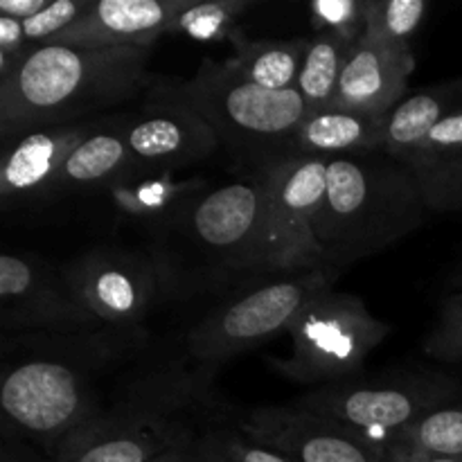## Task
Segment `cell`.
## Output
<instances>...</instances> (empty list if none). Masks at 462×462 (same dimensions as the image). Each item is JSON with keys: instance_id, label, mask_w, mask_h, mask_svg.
Here are the masks:
<instances>
[{"instance_id": "cell-31", "label": "cell", "mask_w": 462, "mask_h": 462, "mask_svg": "<svg viewBox=\"0 0 462 462\" xmlns=\"http://www.w3.org/2000/svg\"><path fill=\"white\" fill-rule=\"evenodd\" d=\"M203 445L224 462H291L266 447L248 440L237 429L217 427L203 438Z\"/></svg>"}, {"instance_id": "cell-5", "label": "cell", "mask_w": 462, "mask_h": 462, "mask_svg": "<svg viewBox=\"0 0 462 462\" xmlns=\"http://www.w3.org/2000/svg\"><path fill=\"white\" fill-rule=\"evenodd\" d=\"M431 212L404 162L386 153L332 158L314 233L328 264L350 266L420 228Z\"/></svg>"}, {"instance_id": "cell-18", "label": "cell", "mask_w": 462, "mask_h": 462, "mask_svg": "<svg viewBox=\"0 0 462 462\" xmlns=\"http://www.w3.org/2000/svg\"><path fill=\"white\" fill-rule=\"evenodd\" d=\"M388 116L328 106L307 113L293 143L291 156L341 158L383 153Z\"/></svg>"}, {"instance_id": "cell-21", "label": "cell", "mask_w": 462, "mask_h": 462, "mask_svg": "<svg viewBox=\"0 0 462 462\" xmlns=\"http://www.w3.org/2000/svg\"><path fill=\"white\" fill-rule=\"evenodd\" d=\"M134 165L135 161L126 144L122 122L99 120L59 170L52 197L66 192L108 189Z\"/></svg>"}, {"instance_id": "cell-6", "label": "cell", "mask_w": 462, "mask_h": 462, "mask_svg": "<svg viewBox=\"0 0 462 462\" xmlns=\"http://www.w3.org/2000/svg\"><path fill=\"white\" fill-rule=\"evenodd\" d=\"M170 95L192 108L215 131L219 147L251 167V174L291 156L298 129L310 113L298 90L260 88L210 59Z\"/></svg>"}, {"instance_id": "cell-29", "label": "cell", "mask_w": 462, "mask_h": 462, "mask_svg": "<svg viewBox=\"0 0 462 462\" xmlns=\"http://www.w3.org/2000/svg\"><path fill=\"white\" fill-rule=\"evenodd\" d=\"M424 355L445 364L462 365V291L442 300L436 328L424 341Z\"/></svg>"}, {"instance_id": "cell-9", "label": "cell", "mask_w": 462, "mask_h": 462, "mask_svg": "<svg viewBox=\"0 0 462 462\" xmlns=\"http://www.w3.org/2000/svg\"><path fill=\"white\" fill-rule=\"evenodd\" d=\"M462 400L454 377L438 373H397L347 379L298 397L296 404L346 424L379 449L433 411Z\"/></svg>"}, {"instance_id": "cell-25", "label": "cell", "mask_w": 462, "mask_h": 462, "mask_svg": "<svg viewBox=\"0 0 462 462\" xmlns=\"http://www.w3.org/2000/svg\"><path fill=\"white\" fill-rule=\"evenodd\" d=\"M251 7L248 0H210L189 3L171 21L170 34L188 36L194 41H224L237 34V21Z\"/></svg>"}, {"instance_id": "cell-24", "label": "cell", "mask_w": 462, "mask_h": 462, "mask_svg": "<svg viewBox=\"0 0 462 462\" xmlns=\"http://www.w3.org/2000/svg\"><path fill=\"white\" fill-rule=\"evenodd\" d=\"M352 48L343 41L334 39V36H311L296 84L298 95H300L310 111L332 106L334 99H337L338 81H341L347 54H350Z\"/></svg>"}, {"instance_id": "cell-7", "label": "cell", "mask_w": 462, "mask_h": 462, "mask_svg": "<svg viewBox=\"0 0 462 462\" xmlns=\"http://www.w3.org/2000/svg\"><path fill=\"white\" fill-rule=\"evenodd\" d=\"M346 266L320 264L298 273L271 275L246 291L230 293L212 307L188 334V355L194 364L217 368L242 352L269 343L300 316V311L334 289Z\"/></svg>"}, {"instance_id": "cell-19", "label": "cell", "mask_w": 462, "mask_h": 462, "mask_svg": "<svg viewBox=\"0 0 462 462\" xmlns=\"http://www.w3.org/2000/svg\"><path fill=\"white\" fill-rule=\"evenodd\" d=\"M206 189L201 179H179L174 170L134 165L106 192L122 217L149 226L153 233Z\"/></svg>"}, {"instance_id": "cell-36", "label": "cell", "mask_w": 462, "mask_h": 462, "mask_svg": "<svg viewBox=\"0 0 462 462\" xmlns=\"http://www.w3.org/2000/svg\"><path fill=\"white\" fill-rule=\"evenodd\" d=\"M153 462H206V460H203L201 442H199L197 447H189V449L170 451V454L161 456V458L153 460Z\"/></svg>"}, {"instance_id": "cell-13", "label": "cell", "mask_w": 462, "mask_h": 462, "mask_svg": "<svg viewBox=\"0 0 462 462\" xmlns=\"http://www.w3.org/2000/svg\"><path fill=\"white\" fill-rule=\"evenodd\" d=\"M237 431L291 462H382L379 447L337 420L300 404L260 406L237 420Z\"/></svg>"}, {"instance_id": "cell-28", "label": "cell", "mask_w": 462, "mask_h": 462, "mask_svg": "<svg viewBox=\"0 0 462 462\" xmlns=\"http://www.w3.org/2000/svg\"><path fill=\"white\" fill-rule=\"evenodd\" d=\"M316 34H328L356 45L368 25V0H319L310 7Z\"/></svg>"}, {"instance_id": "cell-11", "label": "cell", "mask_w": 462, "mask_h": 462, "mask_svg": "<svg viewBox=\"0 0 462 462\" xmlns=\"http://www.w3.org/2000/svg\"><path fill=\"white\" fill-rule=\"evenodd\" d=\"M68 287L102 328L138 329L165 296L152 253L93 248L61 266Z\"/></svg>"}, {"instance_id": "cell-16", "label": "cell", "mask_w": 462, "mask_h": 462, "mask_svg": "<svg viewBox=\"0 0 462 462\" xmlns=\"http://www.w3.org/2000/svg\"><path fill=\"white\" fill-rule=\"evenodd\" d=\"M188 0H99L50 45L70 48H152L167 36Z\"/></svg>"}, {"instance_id": "cell-15", "label": "cell", "mask_w": 462, "mask_h": 462, "mask_svg": "<svg viewBox=\"0 0 462 462\" xmlns=\"http://www.w3.org/2000/svg\"><path fill=\"white\" fill-rule=\"evenodd\" d=\"M97 122L45 126L5 144L3 170H0L3 210H16L36 203L39 199L52 197L59 170L72 149L97 126Z\"/></svg>"}, {"instance_id": "cell-2", "label": "cell", "mask_w": 462, "mask_h": 462, "mask_svg": "<svg viewBox=\"0 0 462 462\" xmlns=\"http://www.w3.org/2000/svg\"><path fill=\"white\" fill-rule=\"evenodd\" d=\"M212 377L215 368L180 361L129 374L50 462H153L197 447L224 420Z\"/></svg>"}, {"instance_id": "cell-38", "label": "cell", "mask_w": 462, "mask_h": 462, "mask_svg": "<svg viewBox=\"0 0 462 462\" xmlns=\"http://www.w3.org/2000/svg\"><path fill=\"white\" fill-rule=\"evenodd\" d=\"M454 287L460 289V291H462V269L458 271V275H456V278H454Z\"/></svg>"}, {"instance_id": "cell-39", "label": "cell", "mask_w": 462, "mask_h": 462, "mask_svg": "<svg viewBox=\"0 0 462 462\" xmlns=\"http://www.w3.org/2000/svg\"><path fill=\"white\" fill-rule=\"evenodd\" d=\"M382 462H388V460H386V458H383V460H382Z\"/></svg>"}, {"instance_id": "cell-26", "label": "cell", "mask_w": 462, "mask_h": 462, "mask_svg": "<svg viewBox=\"0 0 462 462\" xmlns=\"http://www.w3.org/2000/svg\"><path fill=\"white\" fill-rule=\"evenodd\" d=\"M388 445H402L424 451V454L460 456L462 458V400L429 413L427 418L393 438Z\"/></svg>"}, {"instance_id": "cell-20", "label": "cell", "mask_w": 462, "mask_h": 462, "mask_svg": "<svg viewBox=\"0 0 462 462\" xmlns=\"http://www.w3.org/2000/svg\"><path fill=\"white\" fill-rule=\"evenodd\" d=\"M431 212L462 210V111L438 125L404 161Z\"/></svg>"}, {"instance_id": "cell-33", "label": "cell", "mask_w": 462, "mask_h": 462, "mask_svg": "<svg viewBox=\"0 0 462 462\" xmlns=\"http://www.w3.org/2000/svg\"><path fill=\"white\" fill-rule=\"evenodd\" d=\"M388 462H462L460 456H438V454H424V451L411 449V447L402 445H388L383 449Z\"/></svg>"}, {"instance_id": "cell-22", "label": "cell", "mask_w": 462, "mask_h": 462, "mask_svg": "<svg viewBox=\"0 0 462 462\" xmlns=\"http://www.w3.org/2000/svg\"><path fill=\"white\" fill-rule=\"evenodd\" d=\"M460 111L462 77L415 90L388 113L383 153L404 162L438 125L458 116Z\"/></svg>"}, {"instance_id": "cell-35", "label": "cell", "mask_w": 462, "mask_h": 462, "mask_svg": "<svg viewBox=\"0 0 462 462\" xmlns=\"http://www.w3.org/2000/svg\"><path fill=\"white\" fill-rule=\"evenodd\" d=\"M0 462H43L25 445V440L14 436H5L3 451H0Z\"/></svg>"}, {"instance_id": "cell-17", "label": "cell", "mask_w": 462, "mask_h": 462, "mask_svg": "<svg viewBox=\"0 0 462 462\" xmlns=\"http://www.w3.org/2000/svg\"><path fill=\"white\" fill-rule=\"evenodd\" d=\"M413 70L415 54L411 45L364 34L347 54L332 106L388 116L406 97Z\"/></svg>"}, {"instance_id": "cell-3", "label": "cell", "mask_w": 462, "mask_h": 462, "mask_svg": "<svg viewBox=\"0 0 462 462\" xmlns=\"http://www.w3.org/2000/svg\"><path fill=\"white\" fill-rule=\"evenodd\" d=\"M149 253L161 271L165 296L176 300L264 278L260 174L206 189L153 230Z\"/></svg>"}, {"instance_id": "cell-37", "label": "cell", "mask_w": 462, "mask_h": 462, "mask_svg": "<svg viewBox=\"0 0 462 462\" xmlns=\"http://www.w3.org/2000/svg\"><path fill=\"white\" fill-rule=\"evenodd\" d=\"M201 454H203V460H206V462H224V460H219V458H217V456L212 454V451L208 449L206 445H203V440H201Z\"/></svg>"}, {"instance_id": "cell-1", "label": "cell", "mask_w": 462, "mask_h": 462, "mask_svg": "<svg viewBox=\"0 0 462 462\" xmlns=\"http://www.w3.org/2000/svg\"><path fill=\"white\" fill-rule=\"evenodd\" d=\"M140 343L138 329L113 328L5 338V347L21 352L3 370L5 431L36 442L52 456L106 406L102 379Z\"/></svg>"}, {"instance_id": "cell-23", "label": "cell", "mask_w": 462, "mask_h": 462, "mask_svg": "<svg viewBox=\"0 0 462 462\" xmlns=\"http://www.w3.org/2000/svg\"><path fill=\"white\" fill-rule=\"evenodd\" d=\"M230 43L235 54L224 63L242 79L275 93L296 90L310 39L248 41L237 32Z\"/></svg>"}, {"instance_id": "cell-30", "label": "cell", "mask_w": 462, "mask_h": 462, "mask_svg": "<svg viewBox=\"0 0 462 462\" xmlns=\"http://www.w3.org/2000/svg\"><path fill=\"white\" fill-rule=\"evenodd\" d=\"M90 0H50L48 7L23 23L27 41L32 48L50 45L61 32H66L86 9L90 7Z\"/></svg>"}, {"instance_id": "cell-27", "label": "cell", "mask_w": 462, "mask_h": 462, "mask_svg": "<svg viewBox=\"0 0 462 462\" xmlns=\"http://www.w3.org/2000/svg\"><path fill=\"white\" fill-rule=\"evenodd\" d=\"M429 5L424 0H368L365 34L397 45H411V36L420 30Z\"/></svg>"}, {"instance_id": "cell-34", "label": "cell", "mask_w": 462, "mask_h": 462, "mask_svg": "<svg viewBox=\"0 0 462 462\" xmlns=\"http://www.w3.org/2000/svg\"><path fill=\"white\" fill-rule=\"evenodd\" d=\"M48 5L50 0H0V16L25 23L39 12H43Z\"/></svg>"}, {"instance_id": "cell-14", "label": "cell", "mask_w": 462, "mask_h": 462, "mask_svg": "<svg viewBox=\"0 0 462 462\" xmlns=\"http://www.w3.org/2000/svg\"><path fill=\"white\" fill-rule=\"evenodd\" d=\"M135 165L183 170L210 158L219 149L215 131L170 93L122 120Z\"/></svg>"}, {"instance_id": "cell-32", "label": "cell", "mask_w": 462, "mask_h": 462, "mask_svg": "<svg viewBox=\"0 0 462 462\" xmlns=\"http://www.w3.org/2000/svg\"><path fill=\"white\" fill-rule=\"evenodd\" d=\"M32 50L34 48L27 41L23 23L0 16V81L12 77L14 70L25 61Z\"/></svg>"}, {"instance_id": "cell-12", "label": "cell", "mask_w": 462, "mask_h": 462, "mask_svg": "<svg viewBox=\"0 0 462 462\" xmlns=\"http://www.w3.org/2000/svg\"><path fill=\"white\" fill-rule=\"evenodd\" d=\"M0 325L7 334H77L102 328L70 291L61 269L16 251L0 257Z\"/></svg>"}, {"instance_id": "cell-8", "label": "cell", "mask_w": 462, "mask_h": 462, "mask_svg": "<svg viewBox=\"0 0 462 462\" xmlns=\"http://www.w3.org/2000/svg\"><path fill=\"white\" fill-rule=\"evenodd\" d=\"M393 332L374 319L359 296L323 291L289 328L293 350L287 359H271L275 373L293 383L329 386L359 377L365 361Z\"/></svg>"}, {"instance_id": "cell-4", "label": "cell", "mask_w": 462, "mask_h": 462, "mask_svg": "<svg viewBox=\"0 0 462 462\" xmlns=\"http://www.w3.org/2000/svg\"><path fill=\"white\" fill-rule=\"evenodd\" d=\"M152 48L41 45L0 81L3 144L45 126L90 122L147 86Z\"/></svg>"}, {"instance_id": "cell-10", "label": "cell", "mask_w": 462, "mask_h": 462, "mask_svg": "<svg viewBox=\"0 0 462 462\" xmlns=\"http://www.w3.org/2000/svg\"><path fill=\"white\" fill-rule=\"evenodd\" d=\"M328 158L287 156L262 167V273L328 264L314 224L328 192Z\"/></svg>"}]
</instances>
